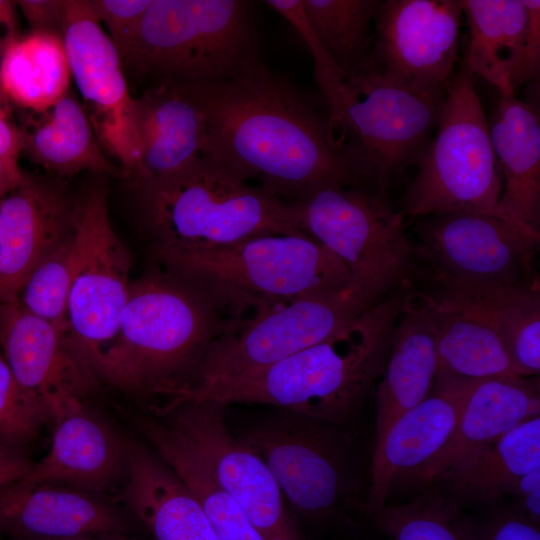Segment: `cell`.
<instances>
[{
	"instance_id": "obj_21",
	"label": "cell",
	"mask_w": 540,
	"mask_h": 540,
	"mask_svg": "<svg viewBox=\"0 0 540 540\" xmlns=\"http://www.w3.org/2000/svg\"><path fill=\"white\" fill-rule=\"evenodd\" d=\"M53 423L48 453L34 462L31 471L19 482L67 486L98 494L124 479L127 440L121 439L84 404Z\"/></svg>"
},
{
	"instance_id": "obj_11",
	"label": "cell",
	"mask_w": 540,
	"mask_h": 540,
	"mask_svg": "<svg viewBox=\"0 0 540 540\" xmlns=\"http://www.w3.org/2000/svg\"><path fill=\"white\" fill-rule=\"evenodd\" d=\"M367 309L347 288L276 306L217 337L174 389H199L260 370L330 337Z\"/></svg>"
},
{
	"instance_id": "obj_5",
	"label": "cell",
	"mask_w": 540,
	"mask_h": 540,
	"mask_svg": "<svg viewBox=\"0 0 540 540\" xmlns=\"http://www.w3.org/2000/svg\"><path fill=\"white\" fill-rule=\"evenodd\" d=\"M200 292L234 329L291 300L345 290L350 274L305 234H269L205 251L156 258Z\"/></svg>"
},
{
	"instance_id": "obj_39",
	"label": "cell",
	"mask_w": 540,
	"mask_h": 540,
	"mask_svg": "<svg viewBox=\"0 0 540 540\" xmlns=\"http://www.w3.org/2000/svg\"><path fill=\"white\" fill-rule=\"evenodd\" d=\"M286 19L302 37L314 60L315 78L325 96L334 90L346 76L336 66L315 35L302 6V0L264 1Z\"/></svg>"
},
{
	"instance_id": "obj_16",
	"label": "cell",
	"mask_w": 540,
	"mask_h": 540,
	"mask_svg": "<svg viewBox=\"0 0 540 540\" xmlns=\"http://www.w3.org/2000/svg\"><path fill=\"white\" fill-rule=\"evenodd\" d=\"M63 42L95 135L130 180L140 163L134 97L119 55L89 0H65Z\"/></svg>"
},
{
	"instance_id": "obj_35",
	"label": "cell",
	"mask_w": 540,
	"mask_h": 540,
	"mask_svg": "<svg viewBox=\"0 0 540 540\" xmlns=\"http://www.w3.org/2000/svg\"><path fill=\"white\" fill-rule=\"evenodd\" d=\"M75 232L30 274L17 297L32 314L69 335L66 319L70 289L77 264Z\"/></svg>"
},
{
	"instance_id": "obj_17",
	"label": "cell",
	"mask_w": 540,
	"mask_h": 540,
	"mask_svg": "<svg viewBox=\"0 0 540 540\" xmlns=\"http://www.w3.org/2000/svg\"><path fill=\"white\" fill-rule=\"evenodd\" d=\"M0 349L20 387L54 422L84 404L95 377L67 332L14 297L0 303Z\"/></svg>"
},
{
	"instance_id": "obj_7",
	"label": "cell",
	"mask_w": 540,
	"mask_h": 540,
	"mask_svg": "<svg viewBox=\"0 0 540 540\" xmlns=\"http://www.w3.org/2000/svg\"><path fill=\"white\" fill-rule=\"evenodd\" d=\"M284 203L297 229L344 263L350 274L347 292L363 307L410 281L415 257L405 215L382 193L333 186Z\"/></svg>"
},
{
	"instance_id": "obj_30",
	"label": "cell",
	"mask_w": 540,
	"mask_h": 540,
	"mask_svg": "<svg viewBox=\"0 0 540 540\" xmlns=\"http://www.w3.org/2000/svg\"><path fill=\"white\" fill-rule=\"evenodd\" d=\"M22 153L32 162L60 176L83 171L117 174L95 135L90 120L69 90L40 112L26 111Z\"/></svg>"
},
{
	"instance_id": "obj_9",
	"label": "cell",
	"mask_w": 540,
	"mask_h": 540,
	"mask_svg": "<svg viewBox=\"0 0 540 540\" xmlns=\"http://www.w3.org/2000/svg\"><path fill=\"white\" fill-rule=\"evenodd\" d=\"M502 187L474 75L463 65L447 88L433 135L404 194L402 212L413 219L476 212L508 220L499 208Z\"/></svg>"
},
{
	"instance_id": "obj_22",
	"label": "cell",
	"mask_w": 540,
	"mask_h": 540,
	"mask_svg": "<svg viewBox=\"0 0 540 540\" xmlns=\"http://www.w3.org/2000/svg\"><path fill=\"white\" fill-rule=\"evenodd\" d=\"M122 499L154 540H217L192 491L159 456L135 440H127Z\"/></svg>"
},
{
	"instance_id": "obj_31",
	"label": "cell",
	"mask_w": 540,
	"mask_h": 540,
	"mask_svg": "<svg viewBox=\"0 0 540 540\" xmlns=\"http://www.w3.org/2000/svg\"><path fill=\"white\" fill-rule=\"evenodd\" d=\"M469 37L463 65L496 87L515 95L514 82L529 28L528 0H461Z\"/></svg>"
},
{
	"instance_id": "obj_44",
	"label": "cell",
	"mask_w": 540,
	"mask_h": 540,
	"mask_svg": "<svg viewBox=\"0 0 540 540\" xmlns=\"http://www.w3.org/2000/svg\"><path fill=\"white\" fill-rule=\"evenodd\" d=\"M33 465L34 462L21 448L0 443V486L22 480Z\"/></svg>"
},
{
	"instance_id": "obj_40",
	"label": "cell",
	"mask_w": 540,
	"mask_h": 540,
	"mask_svg": "<svg viewBox=\"0 0 540 540\" xmlns=\"http://www.w3.org/2000/svg\"><path fill=\"white\" fill-rule=\"evenodd\" d=\"M459 521L468 540H540V526L515 507L477 519L461 511Z\"/></svg>"
},
{
	"instance_id": "obj_3",
	"label": "cell",
	"mask_w": 540,
	"mask_h": 540,
	"mask_svg": "<svg viewBox=\"0 0 540 540\" xmlns=\"http://www.w3.org/2000/svg\"><path fill=\"white\" fill-rule=\"evenodd\" d=\"M130 183L156 258L222 248L261 235L304 234L282 200L204 155L172 174Z\"/></svg>"
},
{
	"instance_id": "obj_13",
	"label": "cell",
	"mask_w": 540,
	"mask_h": 540,
	"mask_svg": "<svg viewBox=\"0 0 540 540\" xmlns=\"http://www.w3.org/2000/svg\"><path fill=\"white\" fill-rule=\"evenodd\" d=\"M414 257L432 276L523 287L539 282L540 236L498 216L452 212L415 219Z\"/></svg>"
},
{
	"instance_id": "obj_25",
	"label": "cell",
	"mask_w": 540,
	"mask_h": 540,
	"mask_svg": "<svg viewBox=\"0 0 540 540\" xmlns=\"http://www.w3.org/2000/svg\"><path fill=\"white\" fill-rule=\"evenodd\" d=\"M489 133L502 178L501 213L540 236V121L536 110L513 96H501Z\"/></svg>"
},
{
	"instance_id": "obj_46",
	"label": "cell",
	"mask_w": 540,
	"mask_h": 540,
	"mask_svg": "<svg viewBox=\"0 0 540 540\" xmlns=\"http://www.w3.org/2000/svg\"><path fill=\"white\" fill-rule=\"evenodd\" d=\"M23 171L15 169L0 158V199L14 189L22 180Z\"/></svg>"
},
{
	"instance_id": "obj_36",
	"label": "cell",
	"mask_w": 540,
	"mask_h": 540,
	"mask_svg": "<svg viewBox=\"0 0 540 540\" xmlns=\"http://www.w3.org/2000/svg\"><path fill=\"white\" fill-rule=\"evenodd\" d=\"M461 508L429 493L400 505H386L374 521L389 540H468L460 526Z\"/></svg>"
},
{
	"instance_id": "obj_42",
	"label": "cell",
	"mask_w": 540,
	"mask_h": 540,
	"mask_svg": "<svg viewBox=\"0 0 540 540\" xmlns=\"http://www.w3.org/2000/svg\"><path fill=\"white\" fill-rule=\"evenodd\" d=\"M530 17L522 61L514 82L515 90L538 77L540 70V1L528 0Z\"/></svg>"
},
{
	"instance_id": "obj_15",
	"label": "cell",
	"mask_w": 540,
	"mask_h": 540,
	"mask_svg": "<svg viewBox=\"0 0 540 540\" xmlns=\"http://www.w3.org/2000/svg\"><path fill=\"white\" fill-rule=\"evenodd\" d=\"M462 20L461 0L380 1L361 69L408 88L446 90L456 74Z\"/></svg>"
},
{
	"instance_id": "obj_10",
	"label": "cell",
	"mask_w": 540,
	"mask_h": 540,
	"mask_svg": "<svg viewBox=\"0 0 540 540\" xmlns=\"http://www.w3.org/2000/svg\"><path fill=\"white\" fill-rule=\"evenodd\" d=\"M241 439L266 464L296 515L329 519L353 499L352 449L341 426L283 410Z\"/></svg>"
},
{
	"instance_id": "obj_4",
	"label": "cell",
	"mask_w": 540,
	"mask_h": 540,
	"mask_svg": "<svg viewBox=\"0 0 540 540\" xmlns=\"http://www.w3.org/2000/svg\"><path fill=\"white\" fill-rule=\"evenodd\" d=\"M232 330L186 281L153 271L131 284L95 377L129 392L164 395L185 383L211 343Z\"/></svg>"
},
{
	"instance_id": "obj_28",
	"label": "cell",
	"mask_w": 540,
	"mask_h": 540,
	"mask_svg": "<svg viewBox=\"0 0 540 540\" xmlns=\"http://www.w3.org/2000/svg\"><path fill=\"white\" fill-rule=\"evenodd\" d=\"M437 369L435 338L411 290L396 322L380 376L375 444L401 414L431 393Z\"/></svg>"
},
{
	"instance_id": "obj_43",
	"label": "cell",
	"mask_w": 540,
	"mask_h": 540,
	"mask_svg": "<svg viewBox=\"0 0 540 540\" xmlns=\"http://www.w3.org/2000/svg\"><path fill=\"white\" fill-rule=\"evenodd\" d=\"M22 132L17 124L12 103L0 88V158L15 169L22 153Z\"/></svg>"
},
{
	"instance_id": "obj_34",
	"label": "cell",
	"mask_w": 540,
	"mask_h": 540,
	"mask_svg": "<svg viewBox=\"0 0 540 540\" xmlns=\"http://www.w3.org/2000/svg\"><path fill=\"white\" fill-rule=\"evenodd\" d=\"M378 0H302L321 45L346 77L366 63L374 42Z\"/></svg>"
},
{
	"instance_id": "obj_12",
	"label": "cell",
	"mask_w": 540,
	"mask_h": 540,
	"mask_svg": "<svg viewBox=\"0 0 540 540\" xmlns=\"http://www.w3.org/2000/svg\"><path fill=\"white\" fill-rule=\"evenodd\" d=\"M75 236L78 255L66 319L71 343L95 377L131 287V256L112 228L103 189L90 190L76 203Z\"/></svg>"
},
{
	"instance_id": "obj_24",
	"label": "cell",
	"mask_w": 540,
	"mask_h": 540,
	"mask_svg": "<svg viewBox=\"0 0 540 540\" xmlns=\"http://www.w3.org/2000/svg\"><path fill=\"white\" fill-rule=\"evenodd\" d=\"M134 102L140 163L129 181L172 174L202 155L205 120L189 86H149Z\"/></svg>"
},
{
	"instance_id": "obj_8",
	"label": "cell",
	"mask_w": 540,
	"mask_h": 540,
	"mask_svg": "<svg viewBox=\"0 0 540 540\" xmlns=\"http://www.w3.org/2000/svg\"><path fill=\"white\" fill-rule=\"evenodd\" d=\"M446 93L404 87L361 69L326 96L331 127L364 184L383 194L394 177L418 161Z\"/></svg>"
},
{
	"instance_id": "obj_2",
	"label": "cell",
	"mask_w": 540,
	"mask_h": 540,
	"mask_svg": "<svg viewBox=\"0 0 540 540\" xmlns=\"http://www.w3.org/2000/svg\"><path fill=\"white\" fill-rule=\"evenodd\" d=\"M407 281L330 337L260 370L199 389H173L165 410L194 401L265 404L342 426L382 374Z\"/></svg>"
},
{
	"instance_id": "obj_1",
	"label": "cell",
	"mask_w": 540,
	"mask_h": 540,
	"mask_svg": "<svg viewBox=\"0 0 540 540\" xmlns=\"http://www.w3.org/2000/svg\"><path fill=\"white\" fill-rule=\"evenodd\" d=\"M189 87L205 120L202 155L244 181L283 202L325 187L364 186L329 117L268 67Z\"/></svg>"
},
{
	"instance_id": "obj_26",
	"label": "cell",
	"mask_w": 540,
	"mask_h": 540,
	"mask_svg": "<svg viewBox=\"0 0 540 540\" xmlns=\"http://www.w3.org/2000/svg\"><path fill=\"white\" fill-rule=\"evenodd\" d=\"M412 294L435 338V382L519 376L500 334L481 316L431 291Z\"/></svg>"
},
{
	"instance_id": "obj_33",
	"label": "cell",
	"mask_w": 540,
	"mask_h": 540,
	"mask_svg": "<svg viewBox=\"0 0 540 540\" xmlns=\"http://www.w3.org/2000/svg\"><path fill=\"white\" fill-rule=\"evenodd\" d=\"M144 437L202 506L217 540H264L238 504L216 482L202 460L166 420L140 421Z\"/></svg>"
},
{
	"instance_id": "obj_20",
	"label": "cell",
	"mask_w": 540,
	"mask_h": 540,
	"mask_svg": "<svg viewBox=\"0 0 540 540\" xmlns=\"http://www.w3.org/2000/svg\"><path fill=\"white\" fill-rule=\"evenodd\" d=\"M0 532L13 539L42 540L127 535L130 526L114 505L94 493L18 481L0 486Z\"/></svg>"
},
{
	"instance_id": "obj_6",
	"label": "cell",
	"mask_w": 540,
	"mask_h": 540,
	"mask_svg": "<svg viewBox=\"0 0 540 540\" xmlns=\"http://www.w3.org/2000/svg\"><path fill=\"white\" fill-rule=\"evenodd\" d=\"M263 66L250 2L152 0L123 69L146 88L207 87Z\"/></svg>"
},
{
	"instance_id": "obj_14",
	"label": "cell",
	"mask_w": 540,
	"mask_h": 540,
	"mask_svg": "<svg viewBox=\"0 0 540 540\" xmlns=\"http://www.w3.org/2000/svg\"><path fill=\"white\" fill-rule=\"evenodd\" d=\"M221 404L194 401L162 414L264 540H302L294 513L263 460L228 429Z\"/></svg>"
},
{
	"instance_id": "obj_45",
	"label": "cell",
	"mask_w": 540,
	"mask_h": 540,
	"mask_svg": "<svg viewBox=\"0 0 540 540\" xmlns=\"http://www.w3.org/2000/svg\"><path fill=\"white\" fill-rule=\"evenodd\" d=\"M16 1L0 0V58L19 35Z\"/></svg>"
},
{
	"instance_id": "obj_47",
	"label": "cell",
	"mask_w": 540,
	"mask_h": 540,
	"mask_svg": "<svg viewBox=\"0 0 540 540\" xmlns=\"http://www.w3.org/2000/svg\"><path fill=\"white\" fill-rule=\"evenodd\" d=\"M1 540V539H0ZM4 540H21V539H4ZM42 540H130L127 535L121 534H96V535H84L69 538L58 539H42Z\"/></svg>"
},
{
	"instance_id": "obj_38",
	"label": "cell",
	"mask_w": 540,
	"mask_h": 540,
	"mask_svg": "<svg viewBox=\"0 0 540 540\" xmlns=\"http://www.w3.org/2000/svg\"><path fill=\"white\" fill-rule=\"evenodd\" d=\"M152 0H90L93 11L106 27L122 65L129 58L138 39Z\"/></svg>"
},
{
	"instance_id": "obj_29",
	"label": "cell",
	"mask_w": 540,
	"mask_h": 540,
	"mask_svg": "<svg viewBox=\"0 0 540 540\" xmlns=\"http://www.w3.org/2000/svg\"><path fill=\"white\" fill-rule=\"evenodd\" d=\"M540 468V416L526 420L494 442L459 458L441 481L457 507L488 504L509 494L524 474Z\"/></svg>"
},
{
	"instance_id": "obj_23",
	"label": "cell",
	"mask_w": 540,
	"mask_h": 540,
	"mask_svg": "<svg viewBox=\"0 0 540 540\" xmlns=\"http://www.w3.org/2000/svg\"><path fill=\"white\" fill-rule=\"evenodd\" d=\"M539 413V376L475 381L447 443L412 482H433L459 458L494 442Z\"/></svg>"
},
{
	"instance_id": "obj_18",
	"label": "cell",
	"mask_w": 540,
	"mask_h": 540,
	"mask_svg": "<svg viewBox=\"0 0 540 540\" xmlns=\"http://www.w3.org/2000/svg\"><path fill=\"white\" fill-rule=\"evenodd\" d=\"M475 381L435 382L431 393L401 414L375 444L365 511L375 521L392 488L412 482L447 443Z\"/></svg>"
},
{
	"instance_id": "obj_19",
	"label": "cell",
	"mask_w": 540,
	"mask_h": 540,
	"mask_svg": "<svg viewBox=\"0 0 540 540\" xmlns=\"http://www.w3.org/2000/svg\"><path fill=\"white\" fill-rule=\"evenodd\" d=\"M76 203L26 172L0 199V303L17 297L33 270L73 236Z\"/></svg>"
},
{
	"instance_id": "obj_41",
	"label": "cell",
	"mask_w": 540,
	"mask_h": 540,
	"mask_svg": "<svg viewBox=\"0 0 540 540\" xmlns=\"http://www.w3.org/2000/svg\"><path fill=\"white\" fill-rule=\"evenodd\" d=\"M31 32L56 34L63 37L65 0L16 1Z\"/></svg>"
},
{
	"instance_id": "obj_32",
	"label": "cell",
	"mask_w": 540,
	"mask_h": 540,
	"mask_svg": "<svg viewBox=\"0 0 540 540\" xmlns=\"http://www.w3.org/2000/svg\"><path fill=\"white\" fill-rule=\"evenodd\" d=\"M70 78L63 37L56 34L30 32L0 58V88L25 111L56 103L70 90Z\"/></svg>"
},
{
	"instance_id": "obj_37",
	"label": "cell",
	"mask_w": 540,
	"mask_h": 540,
	"mask_svg": "<svg viewBox=\"0 0 540 540\" xmlns=\"http://www.w3.org/2000/svg\"><path fill=\"white\" fill-rule=\"evenodd\" d=\"M48 418L20 387L0 352V443L21 448L41 431Z\"/></svg>"
},
{
	"instance_id": "obj_27",
	"label": "cell",
	"mask_w": 540,
	"mask_h": 540,
	"mask_svg": "<svg viewBox=\"0 0 540 540\" xmlns=\"http://www.w3.org/2000/svg\"><path fill=\"white\" fill-rule=\"evenodd\" d=\"M431 292L481 316L500 334L521 377L540 372L539 282L513 287L432 276Z\"/></svg>"
}]
</instances>
